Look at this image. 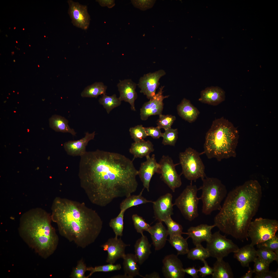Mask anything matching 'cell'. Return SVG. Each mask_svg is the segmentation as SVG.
Here are the masks:
<instances>
[{"mask_svg": "<svg viewBox=\"0 0 278 278\" xmlns=\"http://www.w3.org/2000/svg\"><path fill=\"white\" fill-rule=\"evenodd\" d=\"M80 157V184L92 203L105 207L136 190L138 171L133 161L124 155L97 150Z\"/></svg>", "mask_w": 278, "mask_h": 278, "instance_id": "1", "label": "cell"}, {"mask_svg": "<svg viewBox=\"0 0 278 278\" xmlns=\"http://www.w3.org/2000/svg\"><path fill=\"white\" fill-rule=\"evenodd\" d=\"M262 196L261 186L250 180L227 194L214 224L222 232L241 241L248 240L247 231L258 209Z\"/></svg>", "mask_w": 278, "mask_h": 278, "instance_id": "2", "label": "cell"}, {"mask_svg": "<svg viewBox=\"0 0 278 278\" xmlns=\"http://www.w3.org/2000/svg\"><path fill=\"white\" fill-rule=\"evenodd\" d=\"M51 210L60 234L78 247L84 248L94 242L102 230L100 216L83 203L56 197Z\"/></svg>", "mask_w": 278, "mask_h": 278, "instance_id": "3", "label": "cell"}, {"mask_svg": "<svg viewBox=\"0 0 278 278\" xmlns=\"http://www.w3.org/2000/svg\"><path fill=\"white\" fill-rule=\"evenodd\" d=\"M51 215L40 208L31 209L20 219V236L39 255L46 259L57 249L59 238L51 224Z\"/></svg>", "mask_w": 278, "mask_h": 278, "instance_id": "4", "label": "cell"}, {"mask_svg": "<svg viewBox=\"0 0 278 278\" xmlns=\"http://www.w3.org/2000/svg\"><path fill=\"white\" fill-rule=\"evenodd\" d=\"M239 137L238 130L231 122L223 117L216 119L206 134L204 153L208 159L219 161L236 157Z\"/></svg>", "mask_w": 278, "mask_h": 278, "instance_id": "5", "label": "cell"}, {"mask_svg": "<svg viewBox=\"0 0 278 278\" xmlns=\"http://www.w3.org/2000/svg\"><path fill=\"white\" fill-rule=\"evenodd\" d=\"M202 180V185L198 189L202 191L199 198L202 202V212L205 215H209L213 211L220 210L227 190L225 186L217 178L206 176Z\"/></svg>", "mask_w": 278, "mask_h": 278, "instance_id": "6", "label": "cell"}, {"mask_svg": "<svg viewBox=\"0 0 278 278\" xmlns=\"http://www.w3.org/2000/svg\"><path fill=\"white\" fill-rule=\"evenodd\" d=\"M179 158L182 174L187 180L195 182L199 178L202 179L206 177L204 165L196 150L189 147L179 153Z\"/></svg>", "mask_w": 278, "mask_h": 278, "instance_id": "7", "label": "cell"}, {"mask_svg": "<svg viewBox=\"0 0 278 278\" xmlns=\"http://www.w3.org/2000/svg\"><path fill=\"white\" fill-rule=\"evenodd\" d=\"M278 230V221L275 219L259 218L252 221L247 231L250 244L254 246L274 237Z\"/></svg>", "mask_w": 278, "mask_h": 278, "instance_id": "8", "label": "cell"}, {"mask_svg": "<svg viewBox=\"0 0 278 278\" xmlns=\"http://www.w3.org/2000/svg\"><path fill=\"white\" fill-rule=\"evenodd\" d=\"M198 190L196 185L191 183L186 187L174 204L185 218L189 221H192L199 215L198 205L200 199L197 195Z\"/></svg>", "mask_w": 278, "mask_h": 278, "instance_id": "9", "label": "cell"}, {"mask_svg": "<svg viewBox=\"0 0 278 278\" xmlns=\"http://www.w3.org/2000/svg\"><path fill=\"white\" fill-rule=\"evenodd\" d=\"M206 243V248L210 256L217 260L223 259L230 253L236 252L239 248L231 240L221 234L220 231L212 234Z\"/></svg>", "mask_w": 278, "mask_h": 278, "instance_id": "10", "label": "cell"}, {"mask_svg": "<svg viewBox=\"0 0 278 278\" xmlns=\"http://www.w3.org/2000/svg\"><path fill=\"white\" fill-rule=\"evenodd\" d=\"M159 174L161 178L168 187L174 192L176 189L182 185L180 176L178 173L172 159L168 155H163L159 162Z\"/></svg>", "mask_w": 278, "mask_h": 278, "instance_id": "11", "label": "cell"}, {"mask_svg": "<svg viewBox=\"0 0 278 278\" xmlns=\"http://www.w3.org/2000/svg\"><path fill=\"white\" fill-rule=\"evenodd\" d=\"M166 74L164 70H160L144 75L140 78L137 84L140 89V92L145 95L149 99L153 98L155 95L156 90L160 84V79Z\"/></svg>", "mask_w": 278, "mask_h": 278, "instance_id": "12", "label": "cell"}, {"mask_svg": "<svg viewBox=\"0 0 278 278\" xmlns=\"http://www.w3.org/2000/svg\"><path fill=\"white\" fill-rule=\"evenodd\" d=\"M69 8L68 13L74 26L85 30L88 28L90 17L86 6L82 5L71 0L67 1Z\"/></svg>", "mask_w": 278, "mask_h": 278, "instance_id": "13", "label": "cell"}, {"mask_svg": "<svg viewBox=\"0 0 278 278\" xmlns=\"http://www.w3.org/2000/svg\"><path fill=\"white\" fill-rule=\"evenodd\" d=\"M164 86H161L157 93L148 102L144 103L140 110L141 119L145 120L150 116L162 114L164 104L163 100L169 95L164 96L163 93Z\"/></svg>", "mask_w": 278, "mask_h": 278, "instance_id": "14", "label": "cell"}, {"mask_svg": "<svg viewBox=\"0 0 278 278\" xmlns=\"http://www.w3.org/2000/svg\"><path fill=\"white\" fill-rule=\"evenodd\" d=\"M130 245L125 243L121 238H118L115 237L109 238L101 246L104 250L107 252L106 262L114 264L117 259L121 258H123L126 254V247Z\"/></svg>", "mask_w": 278, "mask_h": 278, "instance_id": "15", "label": "cell"}, {"mask_svg": "<svg viewBox=\"0 0 278 278\" xmlns=\"http://www.w3.org/2000/svg\"><path fill=\"white\" fill-rule=\"evenodd\" d=\"M172 200V194L168 193L160 196L155 201H153L154 217L156 220L163 222L173 214L174 205Z\"/></svg>", "mask_w": 278, "mask_h": 278, "instance_id": "16", "label": "cell"}, {"mask_svg": "<svg viewBox=\"0 0 278 278\" xmlns=\"http://www.w3.org/2000/svg\"><path fill=\"white\" fill-rule=\"evenodd\" d=\"M162 271L166 278H184L185 273L183 265L177 255L173 254L166 256L162 260Z\"/></svg>", "mask_w": 278, "mask_h": 278, "instance_id": "17", "label": "cell"}, {"mask_svg": "<svg viewBox=\"0 0 278 278\" xmlns=\"http://www.w3.org/2000/svg\"><path fill=\"white\" fill-rule=\"evenodd\" d=\"M146 158V160L141 164L138 175L143 183L144 188L149 192L151 179L155 173L159 174L160 165L157 162L155 154Z\"/></svg>", "mask_w": 278, "mask_h": 278, "instance_id": "18", "label": "cell"}, {"mask_svg": "<svg viewBox=\"0 0 278 278\" xmlns=\"http://www.w3.org/2000/svg\"><path fill=\"white\" fill-rule=\"evenodd\" d=\"M137 85L131 79L120 80L117 85L119 93V98L121 101L128 102L131 110L134 111L136 110L134 103L137 97L136 91Z\"/></svg>", "mask_w": 278, "mask_h": 278, "instance_id": "19", "label": "cell"}, {"mask_svg": "<svg viewBox=\"0 0 278 278\" xmlns=\"http://www.w3.org/2000/svg\"><path fill=\"white\" fill-rule=\"evenodd\" d=\"M95 132L92 133L86 132L84 137L81 139L75 141H70L65 142L63 146L67 154L73 156H82L86 151V147L89 142L94 139Z\"/></svg>", "mask_w": 278, "mask_h": 278, "instance_id": "20", "label": "cell"}, {"mask_svg": "<svg viewBox=\"0 0 278 278\" xmlns=\"http://www.w3.org/2000/svg\"><path fill=\"white\" fill-rule=\"evenodd\" d=\"M225 97V92L221 88L211 86L201 91L198 100L202 103L215 106L224 101Z\"/></svg>", "mask_w": 278, "mask_h": 278, "instance_id": "21", "label": "cell"}, {"mask_svg": "<svg viewBox=\"0 0 278 278\" xmlns=\"http://www.w3.org/2000/svg\"><path fill=\"white\" fill-rule=\"evenodd\" d=\"M215 227L214 224L209 225L206 224H202L196 227H191L187 230L186 234L192 240L195 246L201 244L202 242L208 241L212 234L211 230Z\"/></svg>", "mask_w": 278, "mask_h": 278, "instance_id": "22", "label": "cell"}, {"mask_svg": "<svg viewBox=\"0 0 278 278\" xmlns=\"http://www.w3.org/2000/svg\"><path fill=\"white\" fill-rule=\"evenodd\" d=\"M162 222L159 221L151 226L148 231L151 235L152 243L156 250H159L165 246L169 235L167 229Z\"/></svg>", "mask_w": 278, "mask_h": 278, "instance_id": "23", "label": "cell"}, {"mask_svg": "<svg viewBox=\"0 0 278 278\" xmlns=\"http://www.w3.org/2000/svg\"><path fill=\"white\" fill-rule=\"evenodd\" d=\"M178 113L182 119L189 123L194 122L200 114L198 109L190 101L185 98L181 100L177 107Z\"/></svg>", "mask_w": 278, "mask_h": 278, "instance_id": "24", "label": "cell"}, {"mask_svg": "<svg viewBox=\"0 0 278 278\" xmlns=\"http://www.w3.org/2000/svg\"><path fill=\"white\" fill-rule=\"evenodd\" d=\"M151 246L147 237L144 235L136 241L134 254L139 265H142L149 258L151 253Z\"/></svg>", "mask_w": 278, "mask_h": 278, "instance_id": "25", "label": "cell"}, {"mask_svg": "<svg viewBox=\"0 0 278 278\" xmlns=\"http://www.w3.org/2000/svg\"><path fill=\"white\" fill-rule=\"evenodd\" d=\"M234 257L240 263L243 267H248L249 263L254 261L257 257L256 250L250 244L247 245L234 253Z\"/></svg>", "mask_w": 278, "mask_h": 278, "instance_id": "26", "label": "cell"}, {"mask_svg": "<svg viewBox=\"0 0 278 278\" xmlns=\"http://www.w3.org/2000/svg\"><path fill=\"white\" fill-rule=\"evenodd\" d=\"M154 150L152 142L149 140H144L133 143L129 149V152L133 155V160L135 158H142L150 155V154Z\"/></svg>", "mask_w": 278, "mask_h": 278, "instance_id": "27", "label": "cell"}, {"mask_svg": "<svg viewBox=\"0 0 278 278\" xmlns=\"http://www.w3.org/2000/svg\"><path fill=\"white\" fill-rule=\"evenodd\" d=\"M123 259L125 274L129 276L130 278H133L137 275L143 277V276L140 274V268L135 254L131 253L126 254Z\"/></svg>", "mask_w": 278, "mask_h": 278, "instance_id": "28", "label": "cell"}, {"mask_svg": "<svg viewBox=\"0 0 278 278\" xmlns=\"http://www.w3.org/2000/svg\"><path fill=\"white\" fill-rule=\"evenodd\" d=\"M68 123L67 119L58 115H53L49 119L50 127L55 131L69 133L73 136H75L76 133L69 126Z\"/></svg>", "mask_w": 278, "mask_h": 278, "instance_id": "29", "label": "cell"}, {"mask_svg": "<svg viewBox=\"0 0 278 278\" xmlns=\"http://www.w3.org/2000/svg\"><path fill=\"white\" fill-rule=\"evenodd\" d=\"M213 278H232L234 274L231 268L223 259L217 260L213 264Z\"/></svg>", "mask_w": 278, "mask_h": 278, "instance_id": "30", "label": "cell"}, {"mask_svg": "<svg viewBox=\"0 0 278 278\" xmlns=\"http://www.w3.org/2000/svg\"><path fill=\"white\" fill-rule=\"evenodd\" d=\"M143 189H144L138 195H131L126 197L120 204L119 207L120 211H125L127 209L133 206L147 203H152L153 201L147 199L142 196Z\"/></svg>", "mask_w": 278, "mask_h": 278, "instance_id": "31", "label": "cell"}, {"mask_svg": "<svg viewBox=\"0 0 278 278\" xmlns=\"http://www.w3.org/2000/svg\"><path fill=\"white\" fill-rule=\"evenodd\" d=\"M107 86L102 82H95L86 87L82 92L83 97L97 98L99 95L106 94Z\"/></svg>", "mask_w": 278, "mask_h": 278, "instance_id": "32", "label": "cell"}, {"mask_svg": "<svg viewBox=\"0 0 278 278\" xmlns=\"http://www.w3.org/2000/svg\"><path fill=\"white\" fill-rule=\"evenodd\" d=\"M189 238H184L181 236L170 237L168 241L177 251L178 255L187 254L189 250L187 240Z\"/></svg>", "mask_w": 278, "mask_h": 278, "instance_id": "33", "label": "cell"}, {"mask_svg": "<svg viewBox=\"0 0 278 278\" xmlns=\"http://www.w3.org/2000/svg\"><path fill=\"white\" fill-rule=\"evenodd\" d=\"M99 103L102 105L108 114L114 108L119 106L121 101L115 94L108 96L105 94L103 95L99 100Z\"/></svg>", "mask_w": 278, "mask_h": 278, "instance_id": "34", "label": "cell"}, {"mask_svg": "<svg viewBox=\"0 0 278 278\" xmlns=\"http://www.w3.org/2000/svg\"><path fill=\"white\" fill-rule=\"evenodd\" d=\"M195 247L189 250L187 254V257L193 260H198L203 262L210 257L208 250L201 245L198 244Z\"/></svg>", "mask_w": 278, "mask_h": 278, "instance_id": "35", "label": "cell"}, {"mask_svg": "<svg viewBox=\"0 0 278 278\" xmlns=\"http://www.w3.org/2000/svg\"><path fill=\"white\" fill-rule=\"evenodd\" d=\"M125 211H120L118 216L111 219L109 223L110 227L112 229L115 237H121L123 235L124 229V217Z\"/></svg>", "mask_w": 278, "mask_h": 278, "instance_id": "36", "label": "cell"}, {"mask_svg": "<svg viewBox=\"0 0 278 278\" xmlns=\"http://www.w3.org/2000/svg\"><path fill=\"white\" fill-rule=\"evenodd\" d=\"M167 227V231L170 237L176 236H181L185 234L183 231V228L181 225L174 221L171 218L169 217L164 221Z\"/></svg>", "mask_w": 278, "mask_h": 278, "instance_id": "37", "label": "cell"}, {"mask_svg": "<svg viewBox=\"0 0 278 278\" xmlns=\"http://www.w3.org/2000/svg\"><path fill=\"white\" fill-rule=\"evenodd\" d=\"M120 264L116 265L109 263L105 265L96 266L94 267H87V271H90L89 274L86 276L88 278L91 276L94 273L98 272H108L118 271L121 268Z\"/></svg>", "mask_w": 278, "mask_h": 278, "instance_id": "38", "label": "cell"}, {"mask_svg": "<svg viewBox=\"0 0 278 278\" xmlns=\"http://www.w3.org/2000/svg\"><path fill=\"white\" fill-rule=\"evenodd\" d=\"M178 132L177 129L171 128L165 130L163 133L162 143L164 145L174 146L178 138Z\"/></svg>", "mask_w": 278, "mask_h": 278, "instance_id": "39", "label": "cell"}, {"mask_svg": "<svg viewBox=\"0 0 278 278\" xmlns=\"http://www.w3.org/2000/svg\"><path fill=\"white\" fill-rule=\"evenodd\" d=\"M132 219L134 228L137 232L144 235V231L148 232L151 226L147 223L143 218L136 214H133Z\"/></svg>", "mask_w": 278, "mask_h": 278, "instance_id": "40", "label": "cell"}, {"mask_svg": "<svg viewBox=\"0 0 278 278\" xmlns=\"http://www.w3.org/2000/svg\"><path fill=\"white\" fill-rule=\"evenodd\" d=\"M256 245L258 248L272 251L278 256V237L276 235L273 237Z\"/></svg>", "mask_w": 278, "mask_h": 278, "instance_id": "41", "label": "cell"}, {"mask_svg": "<svg viewBox=\"0 0 278 278\" xmlns=\"http://www.w3.org/2000/svg\"><path fill=\"white\" fill-rule=\"evenodd\" d=\"M129 131L131 138L135 142L143 141L147 136L144 127L142 125H138L131 127Z\"/></svg>", "mask_w": 278, "mask_h": 278, "instance_id": "42", "label": "cell"}, {"mask_svg": "<svg viewBox=\"0 0 278 278\" xmlns=\"http://www.w3.org/2000/svg\"><path fill=\"white\" fill-rule=\"evenodd\" d=\"M256 253L257 256L262 259L269 264L275 260L278 263V256L273 251L258 248L256 250Z\"/></svg>", "mask_w": 278, "mask_h": 278, "instance_id": "43", "label": "cell"}, {"mask_svg": "<svg viewBox=\"0 0 278 278\" xmlns=\"http://www.w3.org/2000/svg\"><path fill=\"white\" fill-rule=\"evenodd\" d=\"M176 119V117L174 116L161 114L159 115L157 125L160 128H163L165 130L171 128Z\"/></svg>", "mask_w": 278, "mask_h": 278, "instance_id": "44", "label": "cell"}, {"mask_svg": "<svg viewBox=\"0 0 278 278\" xmlns=\"http://www.w3.org/2000/svg\"><path fill=\"white\" fill-rule=\"evenodd\" d=\"M87 267L83 259H81L73 269L70 276L73 278H86L85 274Z\"/></svg>", "mask_w": 278, "mask_h": 278, "instance_id": "45", "label": "cell"}, {"mask_svg": "<svg viewBox=\"0 0 278 278\" xmlns=\"http://www.w3.org/2000/svg\"><path fill=\"white\" fill-rule=\"evenodd\" d=\"M254 273L256 274H261L269 270L270 264L260 258L257 257L254 261Z\"/></svg>", "mask_w": 278, "mask_h": 278, "instance_id": "46", "label": "cell"}, {"mask_svg": "<svg viewBox=\"0 0 278 278\" xmlns=\"http://www.w3.org/2000/svg\"><path fill=\"white\" fill-rule=\"evenodd\" d=\"M144 128L147 136H150L153 138L156 139L162 137L163 133L161 132L160 128L158 126L156 127H144Z\"/></svg>", "mask_w": 278, "mask_h": 278, "instance_id": "47", "label": "cell"}, {"mask_svg": "<svg viewBox=\"0 0 278 278\" xmlns=\"http://www.w3.org/2000/svg\"><path fill=\"white\" fill-rule=\"evenodd\" d=\"M203 262L204 264V266L202 267H200L198 269L200 275L202 277H204L208 275H212L213 271V268L208 265L205 259L204 260Z\"/></svg>", "mask_w": 278, "mask_h": 278, "instance_id": "48", "label": "cell"}, {"mask_svg": "<svg viewBox=\"0 0 278 278\" xmlns=\"http://www.w3.org/2000/svg\"><path fill=\"white\" fill-rule=\"evenodd\" d=\"M278 271L274 272L268 270L260 274H256L255 278H277Z\"/></svg>", "mask_w": 278, "mask_h": 278, "instance_id": "49", "label": "cell"}, {"mask_svg": "<svg viewBox=\"0 0 278 278\" xmlns=\"http://www.w3.org/2000/svg\"><path fill=\"white\" fill-rule=\"evenodd\" d=\"M184 271L185 273L191 276L193 278H198V269L194 266L189 267L186 268H184Z\"/></svg>", "mask_w": 278, "mask_h": 278, "instance_id": "50", "label": "cell"}, {"mask_svg": "<svg viewBox=\"0 0 278 278\" xmlns=\"http://www.w3.org/2000/svg\"><path fill=\"white\" fill-rule=\"evenodd\" d=\"M136 4L141 7L144 9L149 8L152 7L154 3V1H138Z\"/></svg>", "mask_w": 278, "mask_h": 278, "instance_id": "51", "label": "cell"}, {"mask_svg": "<svg viewBox=\"0 0 278 278\" xmlns=\"http://www.w3.org/2000/svg\"><path fill=\"white\" fill-rule=\"evenodd\" d=\"M248 270L247 273L245 274L240 277L241 278H251L253 274L254 273L253 270L251 268L248 267Z\"/></svg>", "mask_w": 278, "mask_h": 278, "instance_id": "52", "label": "cell"}, {"mask_svg": "<svg viewBox=\"0 0 278 278\" xmlns=\"http://www.w3.org/2000/svg\"><path fill=\"white\" fill-rule=\"evenodd\" d=\"M159 273L157 272H154L149 274H146L145 276H143L144 278H160Z\"/></svg>", "mask_w": 278, "mask_h": 278, "instance_id": "53", "label": "cell"}, {"mask_svg": "<svg viewBox=\"0 0 278 278\" xmlns=\"http://www.w3.org/2000/svg\"><path fill=\"white\" fill-rule=\"evenodd\" d=\"M111 278H130L128 275L124 274V275H114Z\"/></svg>", "mask_w": 278, "mask_h": 278, "instance_id": "54", "label": "cell"}, {"mask_svg": "<svg viewBox=\"0 0 278 278\" xmlns=\"http://www.w3.org/2000/svg\"><path fill=\"white\" fill-rule=\"evenodd\" d=\"M15 28H16V27H14V29H15Z\"/></svg>", "mask_w": 278, "mask_h": 278, "instance_id": "55", "label": "cell"}, {"mask_svg": "<svg viewBox=\"0 0 278 278\" xmlns=\"http://www.w3.org/2000/svg\"><path fill=\"white\" fill-rule=\"evenodd\" d=\"M16 43H18V42H17V41H16Z\"/></svg>", "mask_w": 278, "mask_h": 278, "instance_id": "56", "label": "cell"}, {"mask_svg": "<svg viewBox=\"0 0 278 278\" xmlns=\"http://www.w3.org/2000/svg\"><path fill=\"white\" fill-rule=\"evenodd\" d=\"M24 28H23V30H24Z\"/></svg>", "mask_w": 278, "mask_h": 278, "instance_id": "57", "label": "cell"}, {"mask_svg": "<svg viewBox=\"0 0 278 278\" xmlns=\"http://www.w3.org/2000/svg\"><path fill=\"white\" fill-rule=\"evenodd\" d=\"M29 46H30V45H29Z\"/></svg>", "mask_w": 278, "mask_h": 278, "instance_id": "58", "label": "cell"}]
</instances>
